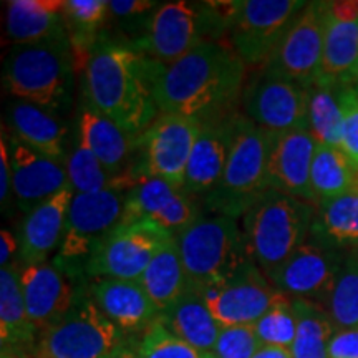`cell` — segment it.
Wrapping results in <instances>:
<instances>
[{"label": "cell", "mask_w": 358, "mask_h": 358, "mask_svg": "<svg viewBox=\"0 0 358 358\" xmlns=\"http://www.w3.org/2000/svg\"><path fill=\"white\" fill-rule=\"evenodd\" d=\"M163 64L136 48L98 38L82 70V101L133 136L161 115L156 103Z\"/></svg>", "instance_id": "1"}, {"label": "cell", "mask_w": 358, "mask_h": 358, "mask_svg": "<svg viewBox=\"0 0 358 358\" xmlns=\"http://www.w3.org/2000/svg\"><path fill=\"white\" fill-rule=\"evenodd\" d=\"M245 65L231 47L204 40L171 65H164L156 83L159 113L181 115L216 123L234 116L244 92Z\"/></svg>", "instance_id": "2"}, {"label": "cell", "mask_w": 358, "mask_h": 358, "mask_svg": "<svg viewBox=\"0 0 358 358\" xmlns=\"http://www.w3.org/2000/svg\"><path fill=\"white\" fill-rule=\"evenodd\" d=\"M75 57L69 35L13 45L3 62V87L12 96L58 115L70 106Z\"/></svg>", "instance_id": "3"}, {"label": "cell", "mask_w": 358, "mask_h": 358, "mask_svg": "<svg viewBox=\"0 0 358 358\" xmlns=\"http://www.w3.org/2000/svg\"><path fill=\"white\" fill-rule=\"evenodd\" d=\"M315 208L312 203L264 191L243 216V236L248 254L264 274L274 271L294 250L307 243Z\"/></svg>", "instance_id": "4"}, {"label": "cell", "mask_w": 358, "mask_h": 358, "mask_svg": "<svg viewBox=\"0 0 358 358\" xmlns=\"http://www.w3.org/2000/svg\"><path fill=\"white\" fill-rule=\"evenodd\" d=\"M271 134L237 115L232 145L222 178L203 201L206 211L227 217H241L267 186V156Z\"/></svg>", "instance_id": "5"}, {"label": "cell", "mask_w": 358, "mask_h": 358, "mask_svg": "<svg viewBox=\"0 0 358 358\" xmlns=\"http://www.w3.org/2000/svg\"><path fill=\"white\" fill-rule=\"evenodd\" d=\"M216 32H227V27L213 2H168L148 17L143 34L131 47L159 64L171 65L201 42L213 40L209 35Z\"/></svg>", "instance_id": "6"}, {"label": "cell", "mask_w": 358, "mask_h": 358, "mask_svg": "<svg viewBox=\"0 0 358 358\" xmlns=\"http://www.w3.org/2000/svg\"><path fill=\"white\" fill-rule=\"evenodd\" d=\"M124 338L83 289L73 307L40 332L30 358H105L124 345Z\"/></svg>", "instance_id": "7"}, {"label": "cell", "mask_w": 358, "mask_h": 358, "mask_svg": "<svg viewBox=\"0 0 358 358\" xmlns=\"http://www.w3.org/2000/svg\"><path fill=\"white\" fill-rule=\"evenodd\" d=\"M176 241L189 284L221 279L250 261L239 222L222 214H201Z\"/></svg>", "instance_id": "8"}, {"label": "cell", "mask_w": 358, "mask_h": 358, "mask_svg": "<svg viewBox=\"0 0 358 358\" xmlns=\"http://www.w3.org/2000/svg\"><path fill=\"white\" fill-rule=\"evenodd\" d=\"M128 189L75 194L66 217L65 236L55 264L70 277L85 272L98 244L123 221Z\"/></svg>", "instance_id": "9"}, {"label": "cell", "mask_w": 358, "mask_h": 358, "mask_svg": "<svg viewBox=\"0 0 358 358\" xmlns=\"http://www.w3.org/2000/svg\"><path fill=\"white\" fill-rule=\"evenodd\" d=\"M176 236L155 222L122 221L90 256L85 275L92 279L140 280L146 267Z\"/></svg>", "instance_id": "10"}, {"label": "cell", "mask_w": 358, "mask_h": 358, "mask_svg": "<svg viewBox=\"0 0 358 358\" xmlns=\"http://www.w3.org/2000/svg\"><path fill=\"white\" fill-rule=\"evenodd\" d=\"M191 285L201 294L221 327L254 325L284 297L252 261L221 279Z\"/></svg>", "instance_id": "11"}, {"label": "cell", "mask_w": 358, "mask_h": 358, "mask_svg": "<svg viewBox=\"0 0 358 358\" xmlns=\"http://www.w3.org/2000/svg\"><path fill=\"white\" fill-rule=\"evenodd\" d=\"M306 6L299 0H241L227 32L232 50L245 66L264 69Z\"/></svg>", "instance_id": "12"}, {"label": "cell", "mask_w": 358, "mask_h": 358, "mask_svg": "<svg viewBox=\"0 0 358 358\" xmlns=\"http://www.w3.org/2000/svg\"><path fill=\"white\" fill-rule=\"evenodd\" d=\"M203 123L181 115L161 113L140 136L134 176L158 178L185 187L192 148Z\"/></svg>", "instance_id": "13"}, {"label": "cell", "mask_w": 358, "mask_h": 358, "mask_svg": "<svg viewBox=\"0 0 358 358\" xmlns=\"http://www.w3.org/2000/svg\"><path fill=\"white\" fill-rule=\"evenodd\" d=\"M327 19L329 2H307L261 70L306 90L312 87L320 73Z\"/></svg>", "instance_id": "14"}, {"label": "cell", "mask_w": 358, "mask_h": 358, "mask_svg": "<svg viewBox=\"0 0 358 358\" xmlns=\"http://www.w3.org/2000/svg\"><path fill=\"white\" fill-rule=\"evenodd\" d=\"M244 116L264 131L277 134L307 129V90L261 70L244 87Z\"/></svg>", "instance_id": "15"}, {"label": "cell", "mask_w": 358, "mask_h": 358, "mask_svg": "<svg viewBox=\"0 0 358 358\" xmlns=\"http://www.w3.org/2000/svg\"><path fill=\"white\" fill-rule=\"evenodd\" d=\"M345 254L307 239L267 277L285 297L310 301L324 307L345 261Z\"/></svg>", "instance_id": "16"}, {"label": "cell", "mask_w": 358, "mask_h": 358, "mask_svg": "<svg viewBox=\"0 0 358 358\" xmlns=\"http://www.w3.org/2000/svg\"><path fill=\"white\" fill-rule=\"evenodd\" d=\"M199 216L198 201L163 179L141 176L127 192L123 221L155 222L178 236Z\"/></svg>", "instance_id": "17"}, {"label": "cell", "mask_w": 358, "mask_h": 358, "mask_svg": "<svg viewBox=\"0 0 358 358\" xmlns=\"http://www.w3.org/2000/svg\"><path fill=\"white\" fill-rule=\"evenodd\" d=\"M358 78V2H329L324 55L315 83L355 87Z\"/></svg>", "instance_id": "18"}, {"label": "cell", "mask_w": 358, "mask_h": 358, "mask_svg": "<svg viewBox=\"0 0 358 358\" xmlns=\"http://www.w3.org/2000/svg\"><path fill=\"white\" fill-rule=\"evenodd\" d=\"M315 150L317 141L308 129L271 134L267 156L268 189L315 204L310 187V169Z\"/></svg>", "instance_id": "19"}, {"label": "cell", "mask_w": 358, "mask_h": 358, "mask_svg": "<svg viewBox=\"0 0 358 358\" xmlns=\"http://www.w3.org/2000/svg\"><path fill=\"white\" fill-rule=\"evenodd\" d=\"M20 289L27 312L38 330V335L48 325L64 317L83 290L77 287L73 277L62 271L55 262L22 267Z\"/></svg>", "instance_id": "20"}, {"label": "cell", "mask_w": 358, "mask_h": 358, "mask_svg": "<svg viewBox=\"0 0 358 358\" xmlns=\"http://www.w3.org/2000/svg\"><path fill=\"white\" fill-rule=\"evenodd\" d=\"M75 191L65 186L60 192L25 214L19 227V256L22 267L47 262V259L60 249L65 236L66 217Z\"/></svg>", "instance_id": "21"}, {"label": "cell", "mask_w": 358, "mask_h": 358, "mask_svg": "<svg viewBox=\"0 0 358 358\" xmlns=\"http://www.w3.org/2000/svg\"><path fill=\"white\" fill-rule=\"evenodd\" d=\"M13 173V198L25 214L69 186L64 163L37 153L12 134L8 136Z\"/></svg>", "instance_id": "22"}, {"label": "cell", "mask_w": 358, "mask_h": 358, "mask_svg": "<svg viewBox=\"0 0 358 358\" xmlns=\"http://www.w3.org/2000/svg\"><path fill=\"white\" fill-rule=\"evenodd\" d=\"M90 295L124 335L143 334L159 319V310L138 280L96 279Z\"/></svg>", "instance_id": "23"}, {"label": "cell", "mask_w": 358, "mask_h": 358, "mask_svg": "<svg viewBox=\"0 0 358 358\" xmlns=\"http://www.w3.org/2000/svg\"><path fill=\"white\" fill-rule=\"evenodd\" d=\"M236 116L222 122L204 123L201 128L185 181V191L194 201H204L221 181L231 151Z\"/></svg>", "instance_id": "24"}, {"label": "cell", "mask_w": 358, "mask_h": 358, "mask_svg": "<svg viewBox=\"0 0 358 358\" xmlns=\"http://www.w3.org/2000/svg\"><path fill=\"white\" fill-rule=\"evenodd\" d=\"M78 113V141L87 146L111 174L118 178L134 176V166L129 161L134 153L138 155L140 136L127 133L83 101Z\"/></svg>", "instance_id": "25"}, {"label": "cell", "mask_w": 358, "mask_h": 358, "mask_svg": "<svg viewBox=\"0 0 358 358\" xmlns=\"http://www.w3.org/2000/svg\"><path fill=\"white\" fill-rule=\"evenodd\" d=\"M12 136L37 153L66 163L69 127L57 113L22 100L13 101L7 113Z\"/></svg>", "instance_id": "26"}, {"label": "cell", "mask_w": 358, "mask_h": 358, "mask_svg": "<svg viewBox=\"0 0 358 358\" xmlns=\"http://www.w3.org/2000/svg\"><path fill=\"white\" fill-rule=\"evenodd\" d=\"M38 330L30 320L20 289V266L2 267L0 271V342L2 352L32 353Z\"/></svg>", "instance_id": "27"}, {"label": "cell", "mask_w": 358, "mask_h": 358, "mask_svg": "<svg viewBox=\"0 0 358 358\" xmlns=\"http://www.w3.org/2000/svg\"><path fill=\"white\" fill-rule=\"evenodd\" d=\"M308 241L342 252L358 248V178L343 194L317 204Z\"/></svg>", "instance_id": "28"}, {"label": "cell", "mask_w": 358, "mask_h": 358, "mask_svg": "<svg viewBox=\"0 0 358 358\" xmlns=\"http://www.w3.org/2000/svg\"><path fill=\"white\" fill-rule=\"evenodd\" d=\"M64 0H10L6 29L13 45L37 43L69 35Z\"/></svg>", "instance_id": "29"}, {"label": "cell", "mask_w": 358, "mask_h": 358, "mask_svg": "<svg viewBox=\"0 0 358 358\" xmlns=\"http://www.w3.org/2000/svg\"><path fill=\"white\" fill-rule=\"evenodd\" d=\"M158 320L169 332L204 353L213 352L222 330L204 299L191 284L171 307L159 313Z\"/></svg>", "instance_id": "30"}, {"label": "cell", "mask_w": 358, "mask_h": 358, "mask_svg": "<svg viewBox=\"0 0 358 358\" xmlns=\"http://www.w3.org/2000/svg\"><path fill=\"white\" fill-rule=\"evenodd\" d=\"M145 289L148 297L155 303L159 313L173 306L186 292L187 279L178 241L174 239L151 261L145 274L138 280Z\"/></svg>", "instance_id": "31"}, {"label": "cell", "mask_w": 358, "mask_h": 358, "mask_svg": "<svg viewBox=\"0 0 358 358\" xmlns=\"http://www.w3.org/2000/svg\"><path fill=\"white\" fill-rule=\"evenodd\" d=\"M342 88L313 83L307 88V129L317 145L340 148L343 127Z\"/></svg>", "instance_id": "32"}, {"label": "cell", "mask_w": 358, "mask_h": 358, "mask_svg": "<svg viewBox=\"0 0 358 358\" xmlns=\"http://www.w3.org/2000/svg\"><path fill=\"white\" fill-rule=\"evenodd\" d=\"M297 334L290 347L292 358H330L329 345L335 334V327L329 313L320 303L292 299Z\"/></svg>", "instance_id": "33"}, {"label": "cell", "mask_w": 358, "mask_h": 358, "mask_svg": "<svg viewBox=\"0 0 358 358\" xmlns=\"http://www.w3.org/2000/svg\"><path fill=\"white\" fill-rule=\"evenodd\" d=\"M358 169L340 148L317 145L310 169V187L315 204L337 198L355 185Z\"/></svg>", "instance_id": "34"}, {"label": "cell", "mask_w": 358, "mask_h": 358, "mask_svg": "<svg viewBox=\"0 0 358 358\" xmlns=\"http://www.w3.org/2000/svg\"><path fill=\"white\" fill-rule=\"evenodd\" d=\"M69 185L75 194H88V192H101L108 189H129L138 181L134 176L118 178L111 174L101 164L87 146L82 143H75L69 151V158L65 163Z\"/></svg>", "instance_id": "35"}, {"label": "cell", "mask_w": 358, "mask_h": 358, "mask_svg": "<svg viewBox=\"0 0 358 358\" xmlns=\"http://www.w3.org/2000/svg\"><path fill=\"white\" fill-rule=\"evenodd\" d=\"M324 308L335 330L358 329V248L345 254V261Z\"/></svg>", "instance_id": "36"}, {"label": "cell", "mask_w": 358, "mask_h": 358, "mask_svg": "<svg viewBox=\"0 0 358 358\" xmlns=\"http://www.w3.org/2000/svg\"><path fill=\"white\" fill-rule=\"evenodd\" d=\"M252 327L262 347H279L290 350L297 334V317H295L292 299L284 295Z\"/></svg>", "instance_id": "37"}, {"label": "cell", "mask_w": 358, "mask_h": 358, "mask_svg": "<svg viewBox=\"0 0 358 358\" xmlns=\"http://www.w3.org/2000/svg\"><path fill=\"white\" fill-rule=\"evenodd\" d=\"M131 348L138 358H213L211 353L201 352L169 332L159 320L140 334Z\"/></svg>", "instance_id": "38"}, {"label": "cell", "mask_w": 358, "mask_h": 358, "mask_svg": "<svg viewBox=\"0 0 358 358\" xmlns=\"http://www.w3.org/2000/svg\"><path fill=\"white\" fill-rule=\"evenodd\" d=\"M261 342L256 337L252 325L222 327L216 345H214L213 358H252L256 355Z\"/></svg>", "instance_id": "39"}, {"label": "cell", "mask_w": 358, "mask_h": 358, "mask_svg": "<svg viewBox=\"0 0 358 358\" xmlns=\"http://www.w3.org/2000/svg\"><path fill=\"white\" fill-rule=\"evenodd\" d=\"M343 110V127L340 150L358 169V92L355 87L342 88L340 93Z\"/></svg>", "instance_id": "40"}, {"label": "cell", "mask_w": 358, "mask_h": 358, "mask_svg": "<svg viewBox=\"0 0 358 358\" xmlns=\"http://www.w3.org/2000/svg\"><path fill=\"white\" fill-rule=\"evenodd\" d=\"M13 196V173H12V158L8 138L6 136V128L2 129V141H0V201L2 209L6 211L12 204Z\"/></svg>", "instance_id": "41"}, {"label": "cell", "mask_w": 358, "mask_h": 358, "mask_svg": "<svg viewBox=\"0 0 358 358\" xmlns=\"http://www.w3.org/2000/svg\"><path fill=\"white\" fill-rule=\"evenodd\" d=\"M159 7L158 2L151 0H111L108 2V10L118 20H128L143 17L146 13H153Z\"/></svg>", "instance_id": "42"}, {"label": "cell", "mask_w": 358, "mask_h": 358, "mask_svg": "<svg viewBox=\"0 0 358 358\" xmlns=\"http://www.w3.org/2000/svg\"><path fill=\"white\" fill-rule=\"evenodd\" d=\"M330 358H358V329L335 330L329 345Z\"/></svg>", "instance_id": "43"}, {"label": "cell", "mask_w": 358, "mask_h": 358, "mask_svg": "<svg viewBox=\"0 0 358 358\" xmlns=\"http://www.w3.org/2000/svg\"><path fill=\"white\" fill-rule=\"evenodd\" d=\"M15 254L19 256V239L10 231L2 229L0 232V266H12Z\"/></svg>", "instance_id": "44"}, {"label": "cell", "mask_w": 358, "mask_h": 358, "mask_svg": "<svg viewBox=\"0 0 358 358\" xmlns=\"http://www.w3.org/2000/svg\"><path fill=\"white\" fill-rule=\"evenodd\" d=\"M252 358H292L289 348L279 347H261Z\"/></svg>", "instance_id": "45"}, {"label": "cell", "mask_w": 358, "mask_h": 358, "mask_svg": "<svg viewBox=\"0 0 358 358\" xmlns=\"http://www.w3.org/2000/svg\"><path fill=\"white\" fill-rule=\"evenodd\" d=\"M105 358H138L136 353L131 348V345L124 343V345L118 347L115 352H111L110 355H106Z\"/></svg>", "instance_id": "46"}, {"label": "cell", "mask_w": 358, "mask_h": 358, "mask_svg": "<svg viewBox=\"0 0 358 358\" xmlns=\"http://www.w3.org/2000/svg\"><path fill=\"white\" fill-rule=\"evenodd\" d=\"M2 358H30V357H29V355H20V353L2 352Z\"/></svg>", "instance_id": "47"}, {"label": "cell", "mask_w": 358, "mask_h": 358, "mask_svg": "<svg viewBox=\"0 0 358 358\" xmlns=\"http://www.w3.org/2000/svg\"><path fill=\"white\" fill-rule=\"evenodd\" d=\"M355 88H357V92H358V78H357V85H355Z\"/></svg>", "instance_id": "48"}]
</instances>
